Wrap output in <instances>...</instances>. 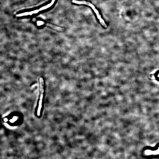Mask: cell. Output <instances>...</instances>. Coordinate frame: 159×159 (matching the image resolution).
<instances>
[{"label":"cell","instance_id":"obj_1","mask_svg":"<svg viewBox=\"0 0 159 159\" xmlns=\"http://www.w3.org/2000/svg\"><path fill=\"white\" fill-rule=\"evenodd\" d=\"M72 2L73 3L78 4H84L88 5L91 7L95 13L97 19L99 20L101 24L104 27L106 28L107 26L105 23L104 20L101 18L98 11L95 8V6L89 2H87L85 1H77L76 0H72Z\"/></svg>","mask_w":159,"mask_h":159}]
</instances>
